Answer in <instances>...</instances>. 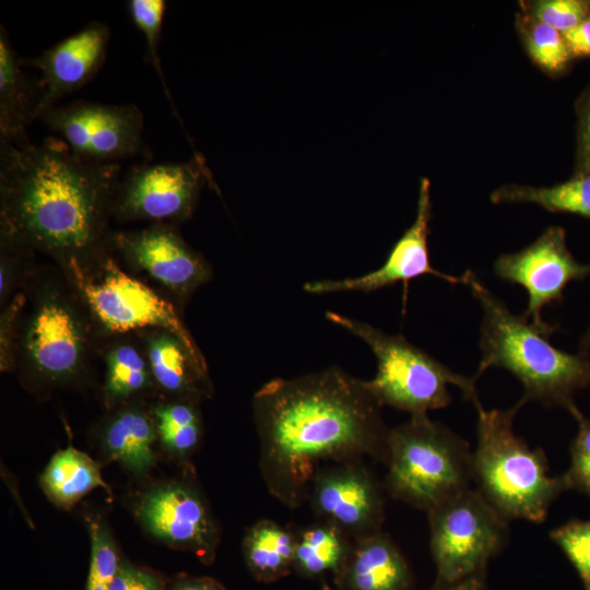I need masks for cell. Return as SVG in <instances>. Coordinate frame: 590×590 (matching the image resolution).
Listing matches in <instances>:
<instances>
[{"label": "cell", "mask_w": 590, "mask_h": 590, "mask_svg": "<svg viewBox=\"0 0 590 590\" xmlns=\"http://www.w3.org/2000/svg\"><path fill=\"white\" fill-rule=\"evenodd\" d=\"M380 409L366 380L338 367L266 382L252 410L269 492L297 507L309 497L320 462L370 456L386 463L389 429Z\"/></svg>", "instance_id": "1"}, {"label": "cell", "mask_w": 590, "mask_h": 590, "mask_svg": "<svg viewBox=\"0 0 590 590\" xmlns=\"http://www.w3.org/2000/svg\"><path fill=\"white\" fill-rule=\"evenodd\" d=\"M119 165L75 154L60 140L0 139V240L52 258L59 268L107 243Z\"/></svg>", "instance_id": "2"}, {"label": "cell", "mask_w": 590, "mask_h": 590, "mask_svg": "<svg viewBox=\"0 0 590 590\" xmlns=\"http://www.w3.org/2000/svg\"><path fill=\"white\" fill-rule=\"evenodd\" d=\"M462 279L483 310L482 358L475 380L491 367L504 368L521 382L524 403L536 401L565 409L574 402V392L590 387L588 355L570 354L552 345L548 334L522 315H514L473 271H465Z\"/></svg>", "instance_id": "3"}, {"label": "cell", "mask_w": 590, "mask_h": 590, "mask_svg": "<svg viewBox=\"0 0 590 590\" xmlns=\"http://www.w3.org/2000/svg\"><path fill=\"white\" fill-rule=\"evenodd\" d=\"M524 404L520 399L509 409L477 411L476 447L472 451L475 488L508 521L524 519L541 523L551 505L567 491L562 475L548 474L541 448H531L514 432V418Z\"/></svg>", "instance_id": "4"}, {"label": "cell", "mask_w": 590, "mask_h": 590, "mask_svg": "<svg viewBox=\"0 0 590 590\" xmlns=\"http://www.w3.org/2000/svg\"><path fill=\"white\" fill-rule=\"evenodd\" d=\"M24 284L15 366L47 385L74 380L86 368L97 333L83 303L62 271L30 273Z\"/></svg>", "instance_id": "5"}, {"label": "cell", "mask_w": 590, "mask_h": 590, "mask_svg": "<svg viewBox=\"0 0 590 590\" xmlns=\"http://www.w3.org/2000/svg\"><path fill=\"white\" fill-rule=\"evenodd\" d=\"M387 492L426 512L471 486L469 444L427 414L389 429Z\"/></svg>", "instance_id": "6"}, {"label": "cell", "mask_w": 590, "mask_h": 590, "mask_svg": "<svg viewBox=\"0 0 590 590\" xmlns=\"http://www.w3.org/2000/svg\"><path fill=\"white\" fill-rule=\"evenodd\" d=\"M111 252L106 243L87 259L59 268L83 303L96 332L110 338L166 329L202 354L176 305L129 274Z\"/></svg>", "instance_id": "7"}, {"label": "cell", "mask_w": 590, "mask_h": 590, "mask_svg": "<svg viewBox=\"0 0 590 590\" xmlns=\"http://www.w3.org/2000/svg\"><path fill=\"white\" fill-rule=\"evenodd\" d=\"M326 317L364 341L375 354L377 373L366 382L381 406L388 405L411 416L427 414L450 403L448 386L458 387L473 404L480 401L473 377L455 373L401 334H387L333 311H327Z\"/></svg>", "instance_id": "8"}, {"label": "cell", "mask_w": 590, "mask_h": 590, "mask_svg": "<svg viewBox=\"0 0 590 590\" xmlns=\"http://www.w3.org/2000/svg\"><path fill=\"white\" fill-rule=\"evenodd\" d=\"M436 582L450 585L486 573L491 558L507 544L508 520L474 487L427 512Z\"/></svg>", "instance_id": "9"}, {"label": "cell", "mask_w": 590, "mask_h": 590, "mask_svg": "<svg viewBox=\"0 0 590 590\" xmlns=\"http://www.w3.org/2000/svg\"><path fill=\"white\" fill-rule=\"evenodd\" d=\"M205 181H211L210 173L198 154L184 163L133 167L117 186L111 217L153 224L186 221L192 215Z\"/></svg>", "instance_id": "10"}, {"label": "cell", "mask_w": 590, "mask_h": 590, "mask_svg": "<svg viewBox=\"0 0 590 590\" xmlns=\"http://www.w3.org/2000/svg\"><path fill=\"white\" fill-rule=\"evenodd\" d=\"M46 127L60 134L78 155L116 163L144 152V118L138 106L75 102L40 115Z\"/></svg>", "instance_id": "11"}, {"label": "cell", "mask_w": 590, "mask_h": 590, "mask_svg": "<svg viewBox=\"0 0 590 590\" xmlns=\"http://www.w3.org/2000/svg\"><path fill=\"white\" fill-rule=\"evenodd\" d=\"M107 244L123 264L162 286L178 304L212 278L208 261L191 248L174 224L109 233Z\"/></svg>", "instance_id": "12"}, {"label": "cell", "mask_w": 590, "mask_h": 590, "mask_svg": "<svg viewBox=\"0 0 590 590\" xmlns=\"http://www.w3.org/2000/svg\"><path fill=\"white\" fill-rule=\"evenodd\" d=\"M494 270L504 281L526 288L529 299L522 316L548 335L556 327L543 320V308L560 300L570 281L590 275V264L574 258L566 244V233L559 226L548 227L520 251L500 255Z\"/></svg>", "instance_id": "13"}, {"label": "cell", "mask_w": 590, "mask_h": 590, "mask_svg": "<svg viewBox=\"0 0 590 590\" xmlns=\"http://www.w3.org/2000/svg\"><path fill=\"white\" fill-rule=\"evenodd\" d=\"M309 497L326 522L346 535L359 539L380 531L385 509L382 492L361 461L319 470Z\"/></svg>", "instance_id": "14"}, {"label": "cell", "mask_w": 590, "mask_h": 590, "mask_svg": "<svg viewBox=\"0 0 590 590\" xmlns=\"http://www.w3.org/2000/svg\"><path fill=\"white\" fill-rule=\"evenodd\" d=\"M430 216V185L427 178H423L420 184L415 220L394 244L379 269L357 278L310 281L304 284V291L310 294L369 293L397 282H403L406 288L411 280L423 275L439 278L451 285L463 284L462 275L446 274L430 264L427 246Z\"/></svg>", "instance_id": "15"}, {"label": "cell", "mask_w": 590, "mask_h": 590, "mask_svg": "<svg viewBox=\"0 0 590 590\" xmlns=\"http://www.w3.org/2000/svg\"><path fill=\"white\" fill-rule=\"evenodd\" d=\"M138 512L152 535L193 552L205 564L214 559L217 528L192 487L177 483L157 487L143 496Z\"/></svg>", "instance_id": "16"}, {"label": "cell", "mask_w": 590, "mask_h": 590, "mask_svg": "<svg viewBox=\"0 0 590 590\" xmlns=\"http://www.w3.org/2000/svg\"><path fill=\"white\" fill-rule=\"evenodd\" d=\"M110 31L103 22H91L33 59L21 63L42 72V98L37 118L55 107L61 97L85 85L102 68Z\"/></svg>", "instance_id": "17"}, {"label": "cell", "mask_w": 590, "mask_h": 590, "mask_svg": "<svg viewBox=\"0 0 590 590\" xmlns=\"http://www.w3.org/2000/svg\"><path fill=\"white\" fill-rule=\"evenodd\" d=\"M139 333L155 387L175 400L192 402L212 392L205 358L179 335L166 329Z\"/></svg>", "instance_id": "18"}, {"label": "cell", "mask_w": 590, "mask_h": 590, "mask_svg": "<svg viewBox=\"0 0 590 590\" xmlns=\"http://www.w3.org/2000/svg\"><path fill=\"white\" fill-rule=\"evenodd\" d=\"M333 590H412V570L393 541L381 531L356 539Z\"/></svg>", "instance_id": "19"}, {"label": "cell", "mask_w": 590, "mask_h": 590, "mask_svg": "<svg viewBox=\"0 0 590 590\" xmlns=\"http://www.w3.org/2000/svg\"><path fill=\"white\" fill-rule=\"evenodd\" d=\"M42 85L23 72L3 25L0 26V139L28 142L26 127L37 119Z\"/></svg>", "instance_id": "20"}, {"label": "cell", "mask_w": 590, "mask_h": 590, "mask_svg": "<svg viewBox=\"0 0 590 590\" xmlns=\"http://www.w3.org/2000/svg\"><path fill=\"white\" fill-rule=\"evenodd\" d=\"M156 438L153 414L133 403L122 404L106 422L102 435L108 455L135 474H144L154 464Z\"/></svg>", "instance_id": "21"}, {"label": "cell", "mask_w": 590, "mask_h": 590, "mask_svg": "<svg viewBox=\"0 0 590 590\" xmlns=\"http://www.w3.org/2000/svg\"><path fill=\"white\" fill-rule=\"evenodd\" d=\"M128 337H110L103 352V394L109 408L126 404L154 386L141 337L138 340Z\"/></svg>", "instance_id": "22"}, {"label": "cell", "mask_w": 590, "mask_h": 590, "mask_svg": "<svg viewBox=\"0 0 590 590\" xmlns=\"http://www.w3.org/2000/svg\"><path fill=\"white\" fill-rule=\"evenodd\" d=\"M296 535L271 520H260L246 533L243 554L251 576L272 583L293 573Z\"/></svg>", "instance_id": "23"}, {"label": "cell", "mask_w": 590, "mask_h": 590, "mask_svg": "<svg viewBox=\"0 0 590 590\" xmlns=\"http://www.w3.org/2000/svg\"><path fill=\"white\" fill-rule=\"evenodd\" d=\"M46 495L58 506L69 508L96 487L108 489L99 464L69 446L57 451L40 476Z\"/></svg>", "instance_id": "24"}, {"label": "cell", "mask_w": 590, "mask_h": 590, "mask_svg": "<svg viewBox=\"0 0 590 590\" xmlns=\"http://www.w3.org/2000/svg\"><path fill=\"white\" fill-rule=\"evenodd\" d=\"M352 545L346 534L324 522L296 534L293 571L307 579H331L345 563Z\"/></svg>", "instance_id": "25"}, {"label": "cell", "mask_w": 590, "mask_h": 590, "mask_svg": "<svg viewBox=\"0 0 590 590\" xmlns=\"http://www.w3.org/2000/svg\"><path fill=\"white\" fill-rule=\"evenodd\" d=\"M494 203L531 202L550 212H565L590 219V174L574 173L568 180L551 187L505 185L491 194Z\"/></svg>", "instance_id": "26"}, {"label": "cell", "mask_w": 590, "mask_h": 590, "mask_svg": "<svg viewBox=\"0 0 590 590\" xmlns=\"http://www.w3.org/2000/svg\"><path fill=\"white\" fill-rule=\"evenodd\" d=\"M157 437L172 452L193 450L202 435L201 416L192 401L174 400L152 409Z\"/></svg>", "instance_id": "27"}, {"label": "cell", "mask_w": 590, "mask_h": 590, "mask_svg": "<svg viewBox=\"0 0 590 590\" xmlns=\"http://www.w3.org/2000/svg\"><path fill=\"white\" fill-rule=\"evenodd\" d=\"M516 27L536 66L552 75L567 70L573 57L562 33L522 11L516 15Z\"/></svg>", "instance_id": "28"}, {"label": "cell", "mask_w": 590, "mask_h": 590, "mask_svg": "<svg viewBox=\"0 0 590 590\" xmlns=\"http://www.w3.org/2000/svg\"><path fill=\"white\" fill-rule=\"evenodd\" d=\"M90 534L91 559L85 590H110L122 562L117 545L101 521L90 522Z\"/></svg>", "instance_id": "29"}, {"label": "cell", "mask_w": 590, "mask_h": 590, "mask_svg": "<svg viewBox=\"0 0 590 590\" xmlns=\"http://www.w3.org/2000/svg\"><path fill=\"white\" fill-rule=\"evenodd\" d=\"M164 0H130L128 1V11L133 24L141 31L146 44V58L156 70L162 80L164 93L172 101L170 92L164 79L158 46L162 35L163 19L165 14Z\"/></svg>", "instance_id": "30"}, {"label": "cell", "mask_w": 590, "mask_h": 590, "mask_svg": "<svg viewBox=\"0 0 590 590\" xmlns=\"http://www.w3.org/2000/svg\"><path fill=\"white\" fill-rule=\"evenodd\" d=\"M550 538L576 569L583 590H590V519L574 518L551 530Z\"/></svg>", "instance_id": "31"}, {"label": "cell", "mask_w": 590, "mask_h": 590, "mask_svg": "<svg viewBox=\"0 0 590 590\" xmlns=\"http://www.w3.org/2000/svg\"><path fill=\"white\" fill-rule=\"evenodd\" d=\"M566 410L577 422L578 430L569 447V468L562 476L567 489H575L590 498V418L574 402Z\"/></svg>", "instance_id": "32"}, {"label": "cell", "mask_w": 590, "mask_h": 590, "mask_svg": "<svg viewBox=\"0 0 590 590\" xmlns=\"http://www.w3.org/2000/svg\"><path fill=\"white\" fill-rule=\"evenodd\" d=\"M522 12L564 34L590 16V0L521 2Z\"/></svg>", "instance_id": "33"}, {"label": "cell", "mask_w": 590, "mask_h": 590, "mask_svg": "<svg viewBox=\"0 0 590 590\" xmlns=\"http://www.w3.org/2000/svg\"><path fill=\"white\" fill-rule=\"evenodd\" d=\"M0 251V302L7 305L19 292L17 286L25 283L31 272L25 271L27 258L33 251L1 240Z\"/></svg>", "instance_id": "34"}, {"label": "cell", "mask_w": 590, "mask_h": 590, "mask_svg": "<svg viewBox=\"0 0 590 590\" xmlns=\"http://www.w3.org/2000/svg\"><path fill=\"white\" fill-rule=\"evenodd\" d=\"M26 299V293L24 290H20L13 298L4 305V308H2L0 318L1 371H9L15 367L19 323Z\"/></svg>", "instance_id": "35"}, {"label": "cell", "mask_w": 590, "mask_h": 590, "mask_svg": "<svg viewBox=\"0 0 590 590\" xmlns=\"http://www.w3.org/2000/svg\"><path fill=\"white\" fill-rule=\"evenodd\" d=\"M576 166L575 173L590 174V80L576 101Z\"/></svg>", "instance_id": "36"}, {"label": "cell", "mask_w": 590, "mask_h": 590, "mask_svg": "<svg viewBox=\"0 0 590 590\" xmlns=\"http://www.w3.org/2000/svg\"><path fill=\"white\" fill-rule=\"evenodd\" d=\"M110 590H167L163 577L122 560Z\"/></svg>", "instance_id": "37"}, {"label": "cell", "mask_w": 590, "mask_h": 590, "mask_svg": "<svg viewBox=\"0 0 590 590\" xmlns=\"http://www.w3.org/2000/svg\"><path fill=\"white\" fill-rule=\"evenodd\" d=\"M563 36L573 58L590 57V16Z\"/></svg>", "instance_id": "38"}, {"label": "cell", "mask_w": 590, "mask_h": 590, "mask_svg": "<svg viewBox=\"0 0 590 590\" xmlns=\"http://www.w3.org/2000/svg\"><path fill=\"white\" fill-rule=\"evenodd\" d=\"M167 590H227L220 581L211 577L185 576L178 578Z\"/></svg>", "instance_id": "39"}, {"label": "cell", "mask_w": 590, "mask_h": 590, "mask_svg": "<svg viewBox=\"0 0 590 590\" xmlns=\"http://www.w3.org/2000/svg\"><path fill=\"white\" fill-rule=\"evenodd\" d=\"M322 590H333L330 585L327 582L322 583ZM429 590H491L486 579V573L479 574L467 578L462 581L450 583V585H439L435 583Z\"/></svg>", "instance_id": "40"}, {"label": "cell", "mask_w": 590, "mask_h": 590, "mask_svg": "<svg viewBox=\"0 0 590 590\" xmlns=\"http://www.w3.org/2000/svg\"><path fill=\"white\" fill-rule=\"evenodd\" d=\"M581 351L582 353H586L590 349V327L588 328L586 334L583 335L581 340Z\"/></svg>", "instance_id": "41"}]
</instances>
